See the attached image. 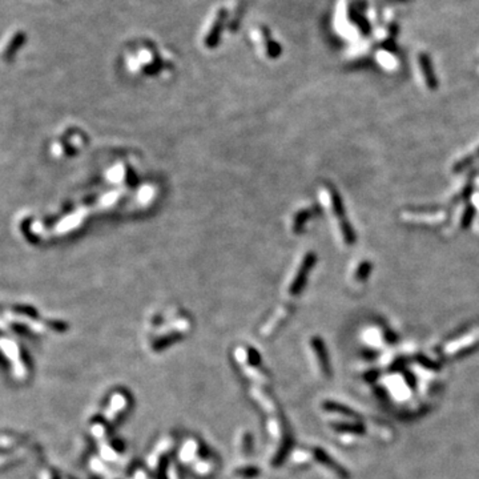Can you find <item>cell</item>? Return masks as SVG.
Returning a JSON list of instances; mask_svg holds the SVG:
<instances>
[{"label": "cell", "instance_id": "6da1fadb", "mask_svg": "<svg viewBox=\"0 0 479 479\" xmlns=\"http://www.w3.org/2000/svg\"><path fill=\"white\" fill-rule=\"evenodd\" d=\"M314 264H315L314 253H306V256H305L304 260H302V263H301L300 269H298V272L296 273V277H294L293 282H292V285H291L292 294L301 293V291H302L305 286V282H306V277H308L311 268L314 266Z\"/></svg>", "mask_w": 479, "mask_h": 479}, {"label": "cell", "instance_id": "7a4b0ae2", "mask_svg": "<svg viewBox=\"0 0 479 479\" xmlns=\"http://www.w3.org/2000/svg\"><path fill=\"white\" fill-rule=\"evenodd\" d=\"M478 157H479V148H478V150H476L475 153L467 154V156H465V157L462 158V160H459L458 163L454 165V172L463 171V169L467 168V167L471 164L472 161H475Z\"/></svg>", "mask_w": 479, "mask_h": 479}, {"label": "cell", "instance_id": "277c9868", "mask_svg": "<svg viewBox=\"0 0 479 479\" xmlns=\"http://www.w3.org/2000/svg\"><path fill=\"white\" fill-rule=\"evenodd\" d=\"M370 270H371V264L370 263H367V261H366V263H362L360 266H358L356 276H357V278L360 281H364V280H366L367 276L370 274Z\"/></svg>", "mask_w": 479, "mask_h": 479}, {"label": "cell", "instance_id": "3957f363", "mask_svg": "<svg viewBox=\"0 0 479 479\" xmlns=\"http://www.w3.org/2000/svg\"><path fill=\"white\" fill-rule=\"evenodd\" d=\"M474 214H475V209H474L471 205H469V207L465 209V212H463V216H462V220H461L462 228L470 227L472 218H474Z\"/></svg>", "mask_w": 479, "mask_h": 479}]
</instances>
